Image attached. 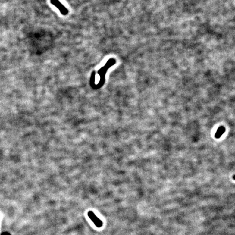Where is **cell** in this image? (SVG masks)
Wrapping results in <instances>:
<instances>
[{
  "label": "cell",
  "instance_id": "cell-1",
  "mask_svg": "<svg viewBox=\"0 0 235 235\" xmlns=\"http://www.w3.org/2000/svg\"><path fill=\"white\" fill-rule=\"evenodd\" d=\"M88 215L92 221L93 223L95 224V226L98 227H101L103 225V223L100 219L98 218L96 215H95L92 211H89L88 213Z\"/></svg>",
  "mask_w": 235,
  "mask_h": 235
},
{
  "label": "cell",
  "instance_id": "cell-2",
  "mask_svg": "<svg viewBox=\"0 0 235 235\" xmlns=\"http://www.w3.org/2000/svg\"><path fill=\"white\" fill-rule=\"evenodd\" d=\"M51 3H52L53 5L56 6L57 8H58L59 11L63 15H67L68 13V10L66 7L62 5V3L59 0H51Z\"/></svg>",
  "mask_w": 235,
  "mask_h": 235
},
{
  "label": "cell",
  "instance_id": "cell-3",
  "mask_svg": "<svg viewBox=\"0 0 235 235\" xmlns=\"http://www.w3.org/2000/svg\"><path fill=\"white\" fill-rule=\"evenodd\" d=\"M225 132V128L224 126H221L219 127L217 131L216 132L215 134V137L216 138L218 139L220 138L221 136L224 134V132Z\"/></svg>",
  "mask_w": 235,
  "mask_h": 235
},
{
  "label": "cell",
  "instance_id": "cell-4",
  "mask_svg": "<svg viewBox=\"0 0 235 235\" xmlns=\"http://www.w3.org/2000/svg\"><path fill=\"white\" fill-rule=\"evenodd\" d=\"M233 179L235 180V175H234V176H233Z\"/></svg>",
  "mask_w": 235,
  "mask_h": 235
}]
</instances>
